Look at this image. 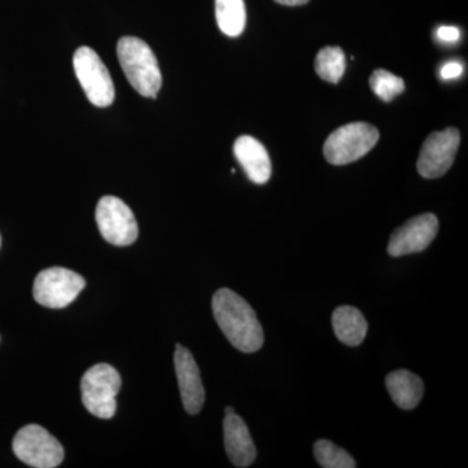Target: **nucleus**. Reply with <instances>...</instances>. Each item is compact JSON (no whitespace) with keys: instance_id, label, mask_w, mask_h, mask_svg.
Here are the masks:
<instances>
[{"instance_id":"11","label":"nucleus","mask_w":468,"mask_h":468,"mask_svg":"<svg viewBox=\"0 0 468 468\" xmlns=\"http://www.w3.org/2000/svg\"><path fill=\"white\" fill-rule=\"evenodd\" d=\"M175 368L185 410L190 415L198 414L206 399L201 372L193 354L181 345L175 351Z\"/></svg>"},{"instance_id":"10","label":"nucleus","mask_w":468,"mask_h":468,"mask_svg":"<svg viewBox=\"0 0 468 468\" xmlns=\"http://www.w3.org/2000/svg\"><path fill=\"white\" fill-rule=\"evenodd\" d=\"M439 232V220L433 214L410 218L390 236L388 252L392 257L415 254L426 250Z\"/></svg>"},{"instance_id":"12","label":"nucleus","mask_w":468,"mask_h":468,"mask_svg":"<svg viewBox=\"0 0 468 468\" xmlns=\"http://www.w3.org/2000/svg\"><path fill=\"white\" fill-rule=\"evenodd\" d=\"M233 153L243 171L252 183H268L272 175V165L266 147L251 135H241L234 143Z\"/></svg>"},{"instance_id":"7","label":"nucleus","mask_w":468,"mask_h":468,"mask_svg":"<svg viewBox=\"0 0 468 468\" xmlns=\"http://www.w3.org/2000/svg\"><path fill=\"white\" fill-rule=\"evenodd\" d=\"M77 80L86 97L97 107H109L115 101V86L107 67L90 48H80L73 57Z\"/></svg>"},{"instance_id":"5","label":"nucleus","mask_w":468,"mask_h":468,"mask_svg":"<svg viewBox=\"0 0 468 468\" xmlns=\"http://www.w3.org/2000/svg\"><path fill=\"white\" fill-rule=\"evenodd\" d=\"M12 449L18 460L34 468H55L64 460L61 443L38 424L21 428L15 436Z\"/></svg>"},{"instance_id":"3","label":"nucleus","mask_w":468,"mask_h":468,"mask_svg":"<svg viewBox=\"0 0 468 468\" xmlns=\"http://www.w3.org/2000/svg\"><path fill=\"white\" fill-rule=\"evenodd\" d=\"M122 388V377L107 363L92 366L81 380L82 403L94 417L111 419L116 414V397Z\"/></svg>"},{"instance_id":"20","label":"nucleus","mask_w":468,"mask_h":468,"mask_svg":"<svg viewBox=\"0 0 468 468\" xmlns=\"http://www.w3.org/2000/svg\"><path fill=\"white\" fill-rule=\"evenodd\" d=\"M464 68L458 61H449L443 64L441 70H440V77L443 81H451V80L458 79L463 73Z\"/></svg>"},{"instance_id":"8","label":"nucleus","mask_w":468,"mask_h":468,"mask_svg":"<svg viewBox=\"0 0 468 468\" xmlns=\"http://www.w3.org/2000/svg\"><path fill=\"white\" fill-rule=\"evenodd\" d=\"M95 220L101 237L115 246H129L138 239V224L132 209L116 197L106 196L98 202Z\"/></svg>"},{"instance_id":"19","label":"nucleus","mask_w":468,"mask_h":468,"mask_svg":"<svg viewBox=\"0 0 468 468\" xmlns=\"http://www.w3.org/2000/svg\"><path fill=\"white\" fill-rule=\"evenodd\" d=\"M372 91L384 101H392L405 90V82L401 77L393 75L385 69H378L369 77Z\"/></svg>"},{"instance_id":"6","label":"nucleus","mask_w":468,"mask_h":468,"mask_svg":"<svg viewBox=\"0 0 468 468\" xmlns=\"http://www.w3.org/2000/svg\"><path fill=\"white\" fill-rule=\"evenodd\" d=\"M84 277L63 267H51L42 271L34 280V300L48 309L69 306L84 291Z\"/></svg>"},{"instance_id":"4","label":"nucleus","mask_w":468,"mask_h":468,"mask_svg":"<svg viewBox=\"0 0 468 468\" xmlns=\"http://www.w3.org/2000/svg\"><path fill=\"white\" fill-rule=\"evenodd\" d=\"M380 133L367 122H351L335 129L326 138L324 156L334 165H345L367 155L378 144Z\"/></svg>"},{"instance_id":"24","label":"nucleus","mask_w":468,"mask_h":468,"mask_svg":"<svg viewBox=\"0 0 468 468\" xmlns=\"http://www.w3.org/2000/svg\"><path fill=\"white\" fill-rule=\"evenodd\" d=\"M0 245H2V239H0Z\"/></svg>"},{"instance_id":"16","label":"nucleus","mask_w":468,"mask_h":468,"mask_svg":"<svg viewBox=\"0 0 468 468\" xmlns=\"http://www.w3.org/2000/svg\"><path fill=\"white\" fill-rule=\"evenodd\" d=\"M218 26L228 37L241 36L246 27V7L243 0L215 2Z\"/></svg>"},{"instance_id":"23","label":"nucleus","mask_w":468,"mask_h":468,"mask_svg":"<svg viewBox=\"0 0 468 468\" xmlns=\"http://www.w3.org/2000/svg\"><path fill=\"white\" fill-rule=\"evenodd\" d=\"M228 414H234V409L227 408L226 409V415H228Z\"/></svg>"},{"instance_id":"15","label":"nucleus","mask_w":468,"mask_h":468,"mask_svg":"<svg viewBox=\"0 0 468 468\" xmlns=\"http://www.w3.org/2000/svg\"><path fill=\"white\" fill-rule=\"evenodd\" d=\"M332 325L338 340L347 346H358L367 335V322L356 307L341 306L335 309Z\"/></svg>"},{"instance_id":"17","label":"nucleus","mask_w":468,"mask_h":468,"mask_svg":"<svg viewBox=\"0 0 468 468\" xmlns=\"http://www.w3.org/2000/svg\"><path fill=\"white\" fill-rule=\"evenodd\" d=\"M346 69V58L340 48H322L315 58V70L320 79L331 84H338Z\"/></svg>"},{"instance_id":"22","label":"nucleus","mask_w":468,"mask_h":468,"mask_svg":"<svg viewBox=\"0 0 468 468\" xmlns=\"http://www.w3.org/2000/svg\"><path fill=\"white\" fill-rule=\"evenodd\" d=\"M276 3L282 5H288V7H297V5H307L310 0H275Z\"/></svg>"},{"instance_id":"13","label":"nucleus","mask_w":468,"mask_h":468,"mask_svg":"<svg viewBox=\"0 0 468 468\" xmlns=\"http://www.w3.org/2000/svg\"><path fill=\"white\" fill-rule=\"evenodd\" d=\"M224 443L230 462L236 467H249L257 458V449L249 428L239 415L228 414L224 419Z\"/></svg>"},{"instance_id":"1","label":"nucleus","mask_w":468,"mask_h":468,"mask_svg":"<svg viewBox=\"0 0 468 468\" xmlns=\"http://www.w3.org/2000/svg\"><path fill=\"white\" fill-rule=\"evenodd\" d=\"M215 320L228 341L243 353H255L263 346L264 335L250 304L230 289H220L212 298Z\"/></svg>"},{"instance_id":"18","label":"nucleus","mask_w":468,"mask_h":468,"mask_svg":"<svg viewBox=\"0 0 468 468\" xmlns=\"http://www.w3.org/2000/svg\"><path fill=\"white\" fill-rule=\"evenodd\" d=\"M314 454L320 466L324 468H354L356 461L349 452L338 448L328 440H319L314 445Z\"/></svg>"},{"instance_id":"2","label":"nucleus","mask_w":468,"mask_h":468,"mask_svg":"<svg viewBox=\"0 0 468 468\" xmlns=\"http://www.w3.org/2000/svg\"><path fill=\"white\" fill-rule=\"evenodd\" d=\"M117 58L134 90L143 97L155 100L163 80L158 58L150 46L135 37H122L117 43Z\"/></svg>"},{"instance_id":"21","label":"nucleus","mask_w":468,"mask_h":468,"mask_svg":"<svg viewBox=\"0 0 468 468\" xmlns=\"http://www.w3.org/2000/svg\"><path fill=\"white\" fill-rule=\"evenodd\" d=\"M436 36L441 42L454 43L461 38V32L455 27H440L437 29Z\"/></svg>"},{"instance_id":"14","label":"nucleus","mask_w":468,"mask_h":468,"mask_svg":"<svg viewBox=\"0 0 468 468\" xmlns=\"http://www.w3.org/2000/svg\"><path fill=\"white\" fill-rule=\"evenodd\" d=\"M385 385L394 403L402 410L417 408L423 399V380L406 369L390 372L385 380Z\"/></svg>"},{"instance_id":"9","label":"nucleus","mask_w":468,"mask_h":468,"mask_svg":"<svg viewBox=\"0 0 468 468\" xmlns=\"http://www.w3.org/2000/svg\"><path fill=\"white\" fill-rule=\"evenodd\" d=\"M461 144L458 129L448 128L428 135L418 159V172L424 178L441 177L451 169Z\"/></svg>"}]
</instances>
